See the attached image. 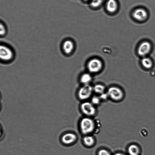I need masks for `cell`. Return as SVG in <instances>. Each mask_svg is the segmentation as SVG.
<instances>
[{
    "mask_svg": "<svg viewBox=\"0 0 155 155\" xmlns=\"http://www.w3.org/2000/svg\"><path fill=\"white\" fill-rule=\"evenodd\" d=\"M81 132L84 134H87L93 132L95 127L94 121L89 117H84L81 120L80 124Z\"/></svg>",
    "mask_w": 155,
    "mask_h": 155,
    "instance_id": "1",
    "label": "cell"
},
{
    "mask_svg": "<svg viewBox=\"0 0 155 155\" xmlns=\"http://www.w3.org/2000/svg\"><path fill=\"white\" fill-rule=\"evenodd\" d=\"M104 5L105 10L110 15L116 14L119 10V4L118 0H106Z\"/></svg>",
    "mask_w": 155,
    "mask_h": 155,
    "instance_id": "2",
    "label": "cell"
},
{
    "mask_svg": "<svg viewBox=\"0 0 155 155\" xmlns=\"http://www.w3.org/2000/svg\"><path fill=\"white\" fill-rule=\"evenodd\" d=\"M14 53L9 47L4 45L0 47V57L3 61H8L12 60L14 57Z\"/></svg>",
    "mask_w": 155,
    "mask_h": 155,
    "instance_id": "3",
    "label": "cell"
},
{
    "mask_svg": "<svg viewBox=\"0 0 155 155\" xmlns=\"http://www.w3.org/2000/svg\"><path fill=\"white\" fill-rule=\"evenodd\" d=\"M93 88L88 84H85L79 90L78 93L79 98L81 100L88 99L91 96Z\"/></svg>",
    "mask_w": 155,
    "mask_h": 155,
    "instance_id": "4",
    "label": "cell"
},
{
    "mask_svg": "<svg viewBox=\"0 0 155 155\" xmlns=\"http://www.w3.org/2000/svg\"><path fill=\"white\" fill-rule=\"evenodd\" d=\"M109 97L112 99L118 101L122 99L123 97V93L122 90L116 87L110 88L107 92Z\"/></svg>",
    "mask_w": 155,
    "mask_h": 155,
    "instance_id": "5",
    "label": "cell"
},
{
    "mask_svg": "<svg viewBox=\"0 0 155 155\" xmlns=\"http://www.w3.org/2000/svg\"><path fill=\"white\" fill-rule=\"evenodd\" d=\"M81 108L82 113L88 116L94 115L96 113V109L93 104L91 102L83 103L81 105Z\"/></svg>",
    "mask_w": 155,
    "mask_h": 155,
    "instance_id": "6",
    "label": "cell"
},
{
    "mask_svg": "<svg viewBox=\"0 0 155 155\" xmlns=\"http://www.w3.org/2000/svg\"><path fill=\"white\" fill-rule=\"evenodd\" d=\"M102 67V64L101 61L97 58L91 60L87 64L88 70L92 73L98 72L101 69Z\"/></svg>",
    "mask_w": 155,
    "mask_h": 155,
    "instance_id": "7",
    "label": "cell"
},
{
    "mask_svg": "<svg viewBox=\"0 0 155 155\" xmlns=\"http://www.w3.org/2000/svg\"><path fill=\"white\" fill-rule=\"evenodd\" d=\"M151 45L150 43L148 41H144L139 45L138 49V54L143 57L148 54L151 49Z\"/></svg>",
    "mask_w": 155,
    "mask_h": 155,
    "instance_id": "8",
    "label": "cell"
},
{
    "mask_svg": "<svg viewBox=\"0 0 155 155\" xmlns=\"http://www.w3.org/2000/svg\"><path fill=\"white\" fill-rule=\"evenodd\" d=\"M132 16L135 19L139 21H143L148 16L147 11L143 8H138L135 10L132 13Z\"/></svg>",
    "mask_w": 155,
    "mask_h": 155,
    "instance_id": "9",
    "label": "cell"
},
{
    "mask_svg": "<svg viewBox=\"0 0 155 155\" xmlns=\"http://www.w3.org/2000/svg\"><path fill=\"white\" fill-rule=\"evenodd\" d=\"M76 139L77 136L75 134L71 133H68L62 136L61 140L63 143L69 144L74 142Z\"/></svg>",
    "mask_w": 155,
    "mask_h": 155,
    "instance_id": "10",
    "label": "cell"
},
{
    "mask_svg": "<svg viewBox=\"0 0 155 155\" xmlns=\"http://www.w3.org/2000/svg\"><path fill=\"white\" fill-rule=\"evenodd\" d=\"M74 45L72 42L69 40L65 41L62 45V49L64 52L67 54H70L73 51Z\"/></svg>",
    "mask_w": 155,
    "mask_h": 155,
    "instance_id": "11",
    "label": "cell"
},
{
    "mask_svg": "<svg viewBox=\"0 0 155 155\" xmlns=\"http://www.w3.org/2000/svg\"><path fill=\"white\" fill-rule=\"evenodd\" d=\"M104 2V0H91L88 3L91 8L96 9L101 7Z\"/></svg>",
    "mask_w": 155,
    "mask_h": 155,
    "instance_id": "12",
    "label": "cell"
},
{
    "mask_svg": "<svg viewBox=\"0 0 155 155\" xmlns=\"http://www.w3.org/2000/svg\"><path fill=\"white\" fill-rule=\"evenodd\" d=\"M141 62L143 67L147 69L150 68L153 65L152 60L149 57H143L141 60Z\"/></svg>",
    "mask_w": 155,
    "mask_h": 155,
    "instance_id": "13",
    "label": "cell"
},
{
    "mask_svg": "<svg viewBox=\"0 0 155 155\" xmlns=\"http://www.w3.org/2000/svg\"><path fill=\"white\" fill-rule=\"evenodd\" d=\"M128 150L130 155H138L140 153L139 148L135 144H132L130 146Z\"/></svg>",
    "mask_w": 155,
    "mask_h": 155,
    "instance_id": "14",
    "label": "cell"
},
{
    "mask_svg": "<svg viewBox=\"0 0 155 155\" xmlns=\"http://www.w3.org/2000/svg\"><path fill=\"white\" fill-rule=\"evenodd\" d=\"M83 141L84 144L88 147L92 146L94 143V140L93 137L89 135L85 136L83 139Z\"/></svg>",
    "mask_w": 155,
    "mask_h": 155,
    "instance_id": "15",
    "label": "cell"
},
{
    "mask_svg": "<svg viewBox=\"0 0 155 155\" xmlns=\"http://www.w3.org/2000/svg\"><path fill=\"white\" fill-rule=\"evenodd\" d=\"M91 80V77L89 74L85 73L83 74L81 77V82L85 84H88Z\"/></svg>",
    "mask_w": 155,
    "mask_h": 155,
    "instance_id": "16",
    "label": "cell"
},
{
    "mask_svg": "<svg viewBox=\"0 0 155 155\" xmlns=\"http://www.w3.org/2000/svg\"><path fill=\"white\" fill-rule=\"evenodd\" d=\"M105 87L104 86L100 84H97L93 88V91L97 94H101L104 93Z\"/></svg>",
    "mask_w": 155,
    "mask_h": 155,
    "instance_id": "17",
    "label": "cell"
},
{
    "mask_svg": "<svg viewBox=\"0 0 155 155\" xmlns=\"http://www.w3.org/2000/svg\"><path fill=\"white\" fill-rule=\"evenodd\" d=\"M0 34L1 36H4L6 34L7 29L6 26L4 23L1 21L0 24Z\"/></svg>",
    "mask_w": 155,
    "mask_h": 155,
    "instance_id": "18",
    "label": "cell"
},
{
    "mask_svg": "<svg viewBox=\"0 0 155 155\" xmlns=\"http://www.w3.org/2000/svg\"><path fill=\"white\" fill-rule=\"evenodd\" d=\"M100 100L99 97L96 96H94L91 99V103L95 105L98 104L100 103Z\"/></svg>",
    "mask_w": 155,
    "mask_h": 155,
    "instance_id": "19",
    "label": "cell"
},
{
    "mask_svg": "<svg viewBox=\"0 0 155 155\" xmlns=\"http://www.w3.org/2000/svg\"><path fill=\"white\" fill-rule=\"evenodd\" d=\"M98 155H111L110 153L105 149L100 150L98 153Z\"/></svg>",
    "mask_w": 155,
    "mask_h": 155,
    "instance_id": "20",
    "label": "cell"
},
{
    "mask_svg": "<svg viewBox=\"0 0 155 155\" xmlns=\"http://www.w3.org/2000/svg\"><path fill=\"white\" fill-rule=\"evenodd\" d=\"M100 99L102 100H106L107 98L109 97L107 93H105L104 92L101 94H100V97H99Z\"/></svg>",
    "mask_w": 155,
    "mask_h": 155,
    "instance_id": "21",
    "label": "cell"
},
{
    "mask_svg": "<svg viewBox=\"0 0 155 155\" xmlns=\"http://www.w3.org/2000/svg\"><path fill=\"white\" fill-rule=\"evenodd\" d=\"M114 155H125L122 153H115Z\"/></svg>",
    "mask_w": 155,
    "mask_h": 155,
    "instance_id": "22",
    "label": "cell"
},
{
    "mask_svg": "<svg viewBox=\"0 0 155 155\" xmlns=\"http://www.w3.org/2000/svg\"><path fill=\"white\" fill-rule=\"evenodd\" d=\"M83 2H85L88 3L91 0H82Z\"/></svg>",
    "mask_w": 155,
    "mask_h": 155,
    "instance_id": "23",
    "label": "cell"
}]
</instances>
